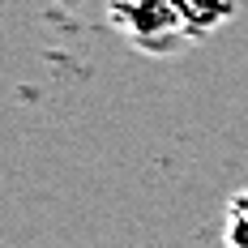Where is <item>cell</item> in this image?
I'll return each mask as SVG.
<instances>
[{
  "instance_id": "6da1fadb",
  "label": "cell",
  "mask_w": 248,
  "mask_h": 248,
  "mask_svg": "<svg viewBox=\"0 0 248 248\" xmlns=\"http://www.w3.org/2000/svg\"><path fill=\"white\" fill-rule=\"evenodd\" d=\"M107 17L133 39V47L154 56L175 51L188 34V22L180 17L175 0H107Z\"/></svg>"
},
{
  "instance_id": "3957f363",
  "label": "cell",
  "mask_w": 248,
  "mask_h": 248,
  "mask_svg": "<svg viewBox=\"0 0 248 248\" xmlns=\"http://www.w3.org/2000/svg\"><path fill=\"white\" fill-rule=\"evenodd\" d=\"M227 244L231 248H248V193L231 201V214H227Z\"/></svg>"
},
{
  "instance_id": "7a4b0ae2",
  "label": "cell",
  "mask_w": 248,
  "mask_h": 248,
  "mask_svg": "<svg viewBox=\"0 0 248 248\" xmlns=\"http://www.w3.org/2000/svg\"><path fill=\"white\" fill-rule=\"evenodd\" d=\"M175 9L188 22V34H210L235 13V0H175Z\"/></svg>"
}]
</instances>
